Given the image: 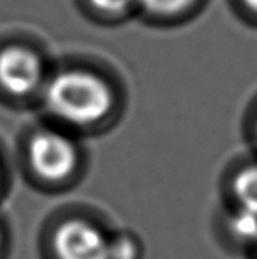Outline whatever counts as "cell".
<instances>
[{
	"label": "cell",
	"instance_id": "6da1fadb",
	"mask_svg": "<svg viewBox=\"0 0 257 259\" xmlns=\"http://www.w3.org/2000/svg\"><path fill=\"white\" fill-rule=\"evenodd\" d=\"M41 99L53 118L77 130L100 125L115 104L110 85L85 69H63L46 77Z\"/></svg>",
	"mask_w": 257,
	"mask_h": 259
},
{
	"label": "cell",
	"instance_id": "7a4b0ae2",
	"mask_svg": "<svg viewBox=\"0 0 257 259\" xmlns=\"http://www.w3.org/2000/svg\"><path fill=\"white\" fill-rule=\"evenodd\" d=\"M28 161L39 179L48 182L66 181L76 172L79 146L66 132L56 128L39 130L28 145Z\"/></svg>",
	"mask_w": 257,
	"mask_h": 259
},
{
	"label": "cell",
	"instance_id": "3957f363",
	"mask_svg": "<svg viewBox=\"0 0 257 259\" xmlns=\"http://www.w3.org/2000/svg\"><path fill=\"white\" fill-rule=\"evenodd\" d=\"M46 82L43 61L25 46L0 50V89L10 97H28Z\"/></svg>",
	"mask_w": 257,
	"mask_h": 259
},
{
	"label": "cell",
	"instance_id": "277c9868",
	"mask_svg": "<svg viewBox=\"0 0 257 259\" xmlns=\"http://www.w3.org/2000/svg\"><path fill=\"white\" fill-rule=\"evenodd\" d=\"M110 236L85 220H67L53 236L58 259H108Z\"/></svg>",
	"mask_w": 257,
	"mask_h": 259
},
{
	"label": "cell",
	"instance_id": "5b68a950",
	"mask_svg": "<svg viewBox=\"0 0 257 259\" xmlns=\"http://www.w3.org/2000/svg\"><path fill=\"white\" fill-rule=\"evenodd\" d=\"M233 194L239 203V208L257 213V164L247 166L236 174Z\"/></svg>",
	"mask_w": 257,
	"mask_h": 259
},
{
	"label": "cell",
	"instance_id": "8992f818",
	"mask_svg": "<svg viewBox=\"0 0 257 259\" xmlns=\"http://www.w3.org/2000/svg\"><path fill=\"white\" fill-rule=\"evenodd\" d=\"M229 228L242 241H257V213L239 208L229 220Z\"/></svg>",
	"mask_w": 257,
	"mask_h": 259
},
{
	"label": "cell",
	"instance_id": "52a82bcc",
	"mask_svg": "<svg viewBox=\"0 0 257 259\" xmlns=\"http://www.w3.org/2000/svg\"><path fill=\"white\" fill-rule=\"evenodd\" d=\"M195 0H138V5L152 17H172L188 9Z\"/></svg>",
	"mask_w": 257,
	"mask_h": 259
},
{
	"label": "cell",
	"instance_id": "ba28073f",
	"mask_svg": "<svg viewBox=\"0 0 257 259\" xmlns=\"http://www.w3.org/2000/svg\"><path fill=\"white\" fill-rule=\"evenodd\" d=\"M108 259H139L138 240L126 233L110 236Z\"/></svg>",
	"mask_w": 257,
	"mask_h": 259
},
{
	"label": "cell",
	"instance_id": "9c48e42d",
	"mask_svg": "<svg viewBox=\"0 0 257 259\" xmlns=\"http://www.w3.org/2000/svg\"><path fill=\"white\" fill-rule=\"evenodd\" d=\"M89 4L104 15H120L138 4V0H89Z\"/></svg>",
	"mask_w": 257,
	"mask_h": 259
},
{
	"label": "cell",
	"instance_id": "30bf717a",
	"mask_svg": "<svg viewBox=\"0 0 257 259\" xmlns=\"http://www.w3.org/2000/svg\"><path fill=\"white\" fill-rule=\"evenodd\" d=\"M244 4H246L251 10L257 12V0H244Z\"/></svg>",
	"mask_w": 257,
	"mask_h": 259
},
{
	"label": "cell",
	"instance_id": "8fae6325",
	"mask_svg": "<svg viewBox=\"0 0 257 259\" xmlns=\"http://www.w3.org/2000/svg\"><path fill=\"white\" fill-rule=\"evenodd\" d=\"M0 186H2V167H0Z\"/></svg>",
	"mask_w": 257,
	"mask_h": 259
},
{
	"label": "cell",
	"instance_id": "7c38bea8",
	"mask_svg": "<svg viewBox=\"0 0 257 259\" xmlns=\"http://www.w3.org/2000/svg\"><path fill=\"white\" fill-rule=\"evenodd\" d=\"M0 244H2V231H0Z\"/></svg>",
	"mask_w": 257,
	"mask_h": 259
}]
</instances>
